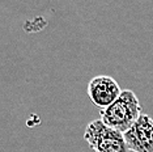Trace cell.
Instances as JSON below:
<instances>
[{"label": "cell", "mask_w": 153, "mask_h": 152, "mask_svg": "<svg viewBox=\"0 0 153 152\" xmlns=\"http://www.w3.org/2000/svg\"><path fill=\"white\" fill-rule=\"evenodd\" d=\"M130 152H153V119L141 114L134 126L123 134Z\"/></svg>", "instance_id": "cell-4"}, {"label": "cell", "mask_w": 153, "mask_h": 152, "mask_svg": "<svg viewBox=\"0 0 153 152\" xmlns=\"http://www.w3.org/2000/svg\"><path fill=\"white\" fill-rule=\"evenodd\" d=\"M141 105L135 92L126 89L113 105L101 110V121L106 126L124 134L141 115Z\"/></svg>", "instance_id": "cell-1"}, {"label": "cell", "mask_w": 153, "mask_h": 152, "mask_svg": "<svg viewBox=\"0 0 153 152\" xmlns=\"http://www.w3.org/2000/svg\"><path fill=\"white\" fill-rule=\"evenodd\" d=\"M84 139L94 152H130L123 134L106 126L101 119L88 123Z\"/></svg>", "instance_id": "cell-2"}, {"label": "cell", "mask_w": 153, "mask_h": 152, "mask_svg": "<svg viewBox=\"0 0 153 152\" xmlns=\"http://www.w3.org/2000/svg\"><path fill=\"white\" fill-rule=\"evenodd\" d=\"M122 89L111 76L98 75L88 83V96L93 105L101 110L109 108L119 98Z\"/></svg>", "instance_id": "cell-3"}]
</instances>
